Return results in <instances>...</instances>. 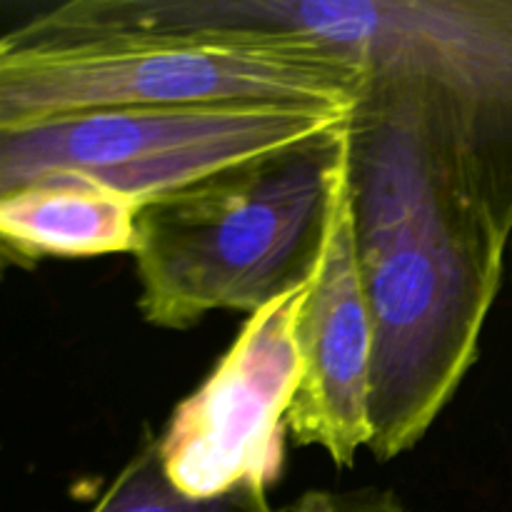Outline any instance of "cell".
<instances>
[{
  "instance_id": "6",
  "label": "cell",
  "mask_w": 512,
  "mask_h": 512,
  "mask_svg": "<svg viewBox=\"0 0 512 512\" xmlns=\"http://www.w3.org/2000/svg\"><path fill=\"white\" fill-rule=\"evenodd\" d=\"M310 283L255 310L158 435L165 475L183 495L213 498L238 485L268 490L283 478L288 413L303 375L300 310Z\"/></svg>"
},
{
  "instance_id": "5",
  "label": "cell",
  "mask_w": 512,
  "mask_h": 512,
  "mask_svg": "<svg viewBox=\"0 0 512 512\" xmlns=\"http://www.w3.org/2000/svg\"><path fill=\"white\" fill-rule=\"evenodd\" d=\"M348 115L308 105L225 103L0 123V198L35 183L78 180L148 205L328 133Z\"/></svg>"
},
{
  "instance_id": "1",
  "label": "cell",
  "mask_w": 512,
  "mask_h": 512,
  "mask_svg": "<svg viewBox=\"0 0 512 512\" xmlns=\"http://www.w3.org/2000/svg\"><path fill=\"white\" fill-rule=\"evenodd\" d=\"M348 178L373 323L368 450L388 463L425 438L478 360L510 240L465 193L403 85L360 83Z\"/></svg>"
},
{
  "instance_id": "4",
  "label": "cell",
  "mask_w": 512,
  "mask_h": 512,
  "mask_svg": "<svg viewBox=\"0 0 512 512\" xmlns=\"http://www.w3.org/2000/svg\"><path fill=\"white\" fill-rule=\"evenodd\" d=\"M363 75L303 45L0 35V123L98 110L280 103L353 110Z\"/></svg>"
},
{
  "instance_id": "9",
  "label": "cell",
  "mask_w": 512,
  "mask_h": 512,
  "mask_svg": "<svg viewBox=\"0 0 512 512\" xmlns=\"http://www.w3.org/2000/svg\"><path fill=\"white\" fill-rule=\"evenodd\" d=\"M90 512H278L270 505L268 490L258 485H238L213 498H190L168 480L158 453V438L133 455L120 470L103 498Z\"/></svg>"
},
{
  "instance_id": "8",
  "label": "cell",
  "mask_w": 512,
  "mask_h": 512,
  "mask_svg": "<svg viewBox=\"0 0 512 512\" xmlns=\"http://www.w3.org/2000/svg\"><path fill=\"white\" fill-rule=\"evenodd\" d=\"M133 198L78 180H48L0 198V280L43 260L133 253L138 215Z\"/></svg>"
},
{
  "instance_id": "7",
  "label": "cell",
  "mask_w": 512,
  "mask_h": 512,
  "mask_svg": "<svg viewBox=\"0 0 512 512\" xmlns=\"http://www.w3.org/2000/svg\"><path fill=\"white\" fill-rule=\"evenodd\" d=\"M298 348L303 375L288 433L300 448H320L338 468H350L358 450L370 445L373 323L355 260L348 148L335 178L323 255L300 310Z\"/></svg>"
},
{
  "instance_id": "11",
  "label": "cell",
  "mask_w": 512,
  "mask_h": 512,
  "mask_svg": "<svg viewBox=\"0 0 512 512\" xmlns=\"http://www.w3.org/2000/svg\"><path fill=\"white\" fill-rule=\"evenodd\" d=\"M510 243H512V240H510Z\"/></svg>"
},
{
  "instance_id": "2",
  "label": "cell",
  "mask_w": 512,
  "mask_h": 512,
  "mask_svg": "<svg viewBox=\"0 0 512 512\" xmlns=\"http://www.w3.org/2000/svg\"><path fill=\"white\" fill-rule=\"evenodd\" d=\"M185 35L303 45L403 85L465 193L512 240V0H185Z\"/></svg>"
},
{
  "instance_id": "10",
  "label": "cell",
  "mask_w": 512,
  "mask_h": 512,
  "mask_svg": "<svg viewBox=\"0 0 512 512\" xmlns=\"http://www.w3.org/2000/svg\"><path fill=\"white\" fill-rule=\"evenodd\" d=\"M278 512H410L403 500L383 488L308 490Z\"/></svg>"
},
{
  "instance_id": "3",
  "label": "cell",
  "mask_w": 512,
  "mask_h": 512,
  "mask_svg": "<svg viewBox=\"0 0 512 512\" xmlns=\"http://www.w3.org/2000/svg\"><path fill=\"white\" fill-rule=\"evenodd\" d=\"M348 118L140 208L133 258L145 323L183 330L213 310L253 315L313 280Z\"/></svg>"
}]
</instances>
